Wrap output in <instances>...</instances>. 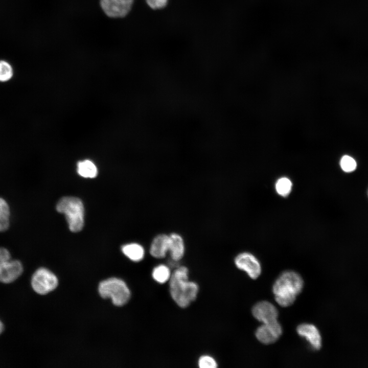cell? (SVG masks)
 Here are the masks:
<instances>
[{
  "instance_id": "obj_1",
  "label": "cell",
  "mask_w": 368,
  "mask_h": 368,
  "mask_svg": "<svg viewBox=\"0 0 368 368\" xmlns=\"http://www.w3.org/2000/svg\"><path fill=\"white\" fill-rule=\"evenodd\" d=\"M168 284L170 296L178 307L187 308L196 300L199 286L190 279V271L186 265L180 264L173 269Z\"/></svg>"
},
{
  "instance_id": "obj_2",
  "label": "cell",
  "mask_w": 368,
  "mask_h": 368,
  "mask_svg": "<svg viewBox=\"0 0 368 368\" xmlns=\"http://www.w3.org/2000/svg\"><path fill=\"white\" fill-rule=\"evenodd\" d=\"M303 286V280L298 273L291 270L283 272L272 286L275 301L282 307L291 306L302 292Z\"/></svg>"
},
{
  "instance_id": "obj_3",
  "label": "cell",
  "mask_w": 368,
  "mask_h": 368,
  "mask_svg": "<svg viewBox=\"0 0 368 368\" xmlns=\"http://www.w3.org/2000/svg\"><path fill=\"white\" fill-rule=\"evenodd\" d=\"M56 210L64 214L72 232H78L82 229L84 211L80 199L75 197H63L57 203Z\"/></svg>"
},
{
  "instance_id": "obj_4",
  "label": "cell",
  "mask_w": 368,
  "mask_h": 368,
  "mask_svg": "<svg viewBox=\"0 0 368 368\" xmlns=\"http://www.w3.org/2000/svg\"><path fill=\"white\" fill-rule=\"evenodd\" d=\"M99 292L104 298L110 297L113 304L118 306L126 304L131 296L130 289L125 282L116 278H109L101 282Z\"/></svg>"
},
{
  "instance_id": "obj_5",
  "label": "cell",
  "mask_w": 368,
  "mask_h": 368,
  "mask_svg": "<svg viewBox=\"0 0 368 368\" xmlns=\"http://www.w3.org/2000/svg\"><path fill=\"white\" fill-rule=\"evenodd\" d=\"M22 271L21 263L17 260H11L8 250L0 247V282L11 283L16 280Z\"/></svg>"
},
{
  "instance_id": "obj_6",
  "label": "cell",
  "mask_w": 368,
  "mask_h": 368,
  "mask_svg": "<svg viewBox=\"0 0 368 368\" xmlns=\"http://www.w3.org/2000/svg\"><path fill=\"white\" fill-rule=\"evenodd\" d=\"M31 285L36 292L42 295L45 294L57 287L58 279L49 270L40 268L33 274Z\"/></svg>"
},
{
  "instance_id": "obj_7",
  "label": "cell",
  "mask_w": 368,
  "mask_h": 368,
  "mask_svg": "<svg viewBox=\"0 0 368 368\" xmlns=\"http://www.w3.org/2000/svg\"><path fill=\"white\" fill-rule=\"evenodd\" d=\"M234 264L238 269L246 272L252 279H256L261 274V264L256 257L251 253H239L234 259Z\"/></svg>"
},
{
  "instance_id": "obj_8",
  "label": "cell",
  "mask_w": 368,
  "mask_h": 368,
  "mask_svg": "<svg viewBox=\"0 0 368 368\" xmlns=\"http://www.w3.org/2000/svg\"><path fill=\"white\" fill-rule=\"evenodd\" d=\"M282 332V326L277 320L270 323L263 324L256 330L255 335L260 342L270 344L274 343Z\"/></svg>"
},
{
  "instance_id": "obj_9",
  "label": "cell",
  "mask_w": 368,
  "mask_h": 368,
  "mask_svg": "<svg viewBox=\"0 0 368 368\" xmlns=\"http://www.w3.org/2000/svg\"><path fill=\"white\" fill-rule=\"evenodd\" d=\"M134 0H101L105 13L110 17H123L130 11Z\"/></svg>"
},
{
  "instance_id": "obj_10",
  "label": "cell",
  "mask_w": 368,
  "mask_h": 368,
  "mask_svg": "<svg viewBox=\"0 0 368 368\" xmlns=\"http://www.w3.org/2000/svg\"><path fill=\"white\" fill-rule=\"evenodd\" d=\"M251 312L253 316L263 324L270 323L278 320V309L267 301L257 303L252 307Z\"/></svg>"
},
{
  "instance_id": "obj_11",
  "label": "cell",
  "mask_w": 368,
  "mask_h": 368,
  "mask_svg": "<svg viewBox=\"0 0 368 368\" xmlns=\"http://www.w3.org/2000/svg\"><path fill=\"white\" fill-rule=\"evenodd\" d=\"M170 238L169 234L161 233L155 235L151 239L149 247V255L154 259L161 260L168 256Z\"/></svg>"
},
{
  "instance_id": "obj_12",
  "label": "cell",
  "mask_w": 368,
  "mask_h": 368,
  "mask_svg": "<svg viewBox=\"0 0 368 368\" xmlns=\"http://www.w3.org/2000/svg\"><path fill=\"white\" fill-rule=\"evenodd\" d=\"M169 234L170 238L169 258L180 262L184 258L186 251L185 239L180 233L177 232H172Z\"/></svg>"
},
{
  "instance_id": "obj_13",
  "label": "cell",
  "mask_w": 368,
  "mask_h": 368,
  "mask_svg": "<svg viewBox=\"0 0 368 368\" xmlns=\"http://www.w3.org/2000/svg\"><path fill=\"white\" fill-rule=\"evenodd\" d=\"M297 334L308 341L312 349L318 350L321 347V337L317 328L310 324H302L296 328Z\"/></svg>"
},
{
  "instance_id": "obj_14",
  "label": "cell",
  "mask_w": 368,
  "mask_h": 368,
  "mask_svg": "<svg viewBox=\"0 0 368 368\" xmlns=\"http://www.w3.org/2000/svg\"><path fill=\"white\" fill-rule=\"evenodd\" d=\"M122 251L129 259L135 262L142 261L146 255V250L144 247L136 242H132L124 245L122 247Z\"/></svg>"
},
{
  "instance_id": "obj_15",
  "label": "cell",
  "mask_w": 368,
  "mask_h": 368,
  "mask_svg": "<svg viewBox=\"0 0 368 368\" xmlns=\"http://www.w3.org/2000/svg\"><path fill=\"white\" fill-rule=\"evenodd\" d=\"M172 269L166 263H159L151 270V278L156 283L164 285L168 283L172 273Z\"/></svg>"
},
{
  "instance_id": "obj_16",
  "label": "cell",
  "mask_w": 368,
  "mask_h": 368,
  "mask_svg": "<svg viewBox=\"0 0 368 368\" xmlns=\"http://www.w3.org/2000/svg\"><path fill=\"white\" fill-rule=\"evenodd\" d=\"M77 172L84 178H95L98 174L96 165L89 160L79 162L77 164Z\"/></svg>"
},
{
  "instance_id": "obj_17",
  "label": "cell",
  "mask_w": 368,
  "mask_h": 368,
  "mask_svg": "<svg viewBox=\"0 0 368 368\" xmlns=\"http://www.w3.org/2000/svg\"><path fill=\"white\" fill-rule=\"evenodd\" d=\"M10 210L7 202L0 197V232L7 230L10 225Z\"/></svg>"
},
{
  "instance_id": "obj_18",
  "label": "cell",
  "mask_w": 368,
  "mask_h": 368,
  "mask_svg": "<svg viewBox=\"0 0 368 368\" xmlns=\"http://www.w3.org/2000/svg\"><path fill=\"white\" fill-rule=\"evenodd\" d=\"M292 183L288 178L282 177L278 179L275 188L277 193L283 197L287 196L291 191Z\"/></svg>"
},
{
  "instance_id": "obj_19",
  "label": "cell",
  "mask_w": 368,
  "mask_h": 368,
  "mask_svg": "<svg viewBox=\"0 0 368 368\" xmlns=\"http://www.w3.org/2000/svg\"><path fill=\"white\" fill-rule=\"evenodd\" d=\"M14 71L11 64L4 60H0V82H6L13 77Z\"/></svg>"
},
{
  "instance_id": "obj_20",
  "label": "cell",
  "mask_w": 368,
  "mask_h": 368,
  "mask_svg": "<svg viewBox=\"0 0 368 368\" xmlns=\"http://www.w3.org/2000/svg\"><path fill=\"white\" fill-rule=\"evenodd\" d=\"M197 363L199 368H217L218 366L216 359L209 354H204L199 356Z\"/></svg>"
},
{
  "instance_id": "obj_21",
  "label": "cell",
  "mask_w": 368,
  "mask_h": 368,
  "mask_svg": "<svg viewBox=\"0 0 368 368\" xmlns=\"http://www.w3.org/2000/svg\"><path fill=\"white\" fill-rule=\"evenodd\" d=\"M340 166L345 172H352L356 169L357 163L353 157L346 155L340 159Z\"/></svg>"
},
{
  "instance_id": "obj_22",
  "label": "cell",
  "mask_w": 368,
  "mask_h": 368,
  "mask_svg": "<svg viewBox=\"0 0 368 368\" xmlns=\"http://www.w3.org/2000/svg\"><path fill=\"white\" fill-rule=\"evenodd\" d=\"M168 0H146L148 5L152 9L156 10L164 8Z\"/></svg>"
},
{
  "instance_id": "obj_23",
  "label": "cell",
  "mask_w": 368,
  "mask_h": 368,
  "mask_svg": "<svg viewBox=\"0 0 368 368\" xmlns=\"http://www.w3.org/2000/svg\"><path fill=\"white\" fill-rule=\"evenodd\" d=\"M4 325L3 323L0 321V334L2 333L4 330Z\"/></svg>"
},
{
  "instance_id": "obj_24",
  "label": "cell",
  "mask_w": 368,
  "mask_h": 368,
  "mask_svg": "<svg viewBox=\"0 0 368 368\" xmlns=\"http://www.w3.org/2000/svg\"><path fill=\"white\" fill-rule=\"evenodd\" d=\"M367 195H368V191H367Z\"/></svg>"
}]
</instances>
